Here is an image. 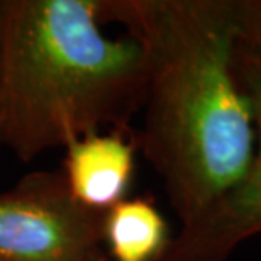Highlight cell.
I'll use <instances>...</instances> for the list:
<instances>
[{
  "mask_svg": "<svg viewBox=\"0 0 261 261\" xmlns=\"http://www.w3.org/2000/svg\"><path fill=\"white\" fill-rule=\"evenodd\" d=\"M106 212L71 195L61 171H34L0 192V261H88Z\"/></svg>",
  "mask_w": 261,
  "mask_h": 261,
  "instance_id": "3957f363",
  "label": "cell"
},
{
  "mask_svg": "<svg viewBox=\"0 0 261 261\" xmlns=\"http://www.w3.org/2000/svg\"><path fill=\"white\" fill-rule=\"evenodd\" d=\"M234 66L253 109L258 149L243 178L197 221L180 227L156 261H227L261 234V58L238 41Z\"/></svg>",
  "mask_w": 261,
  "mask_h": 261,
  "instance_id": "277c9868",
  "label": "cell"
},
{
  "mask_svg": "<svg viewBox=\"0 0 261 261\" xmlns=\"http://www.w3.org/2000/svg\"><path fill=\"white\" fill-rule=\"evenodd\" d=\"M100 19L143 46L148 83L136 148L189 226L246 173L254 117L238 80L236 0H102Z\"/></svg>",
  "mask_w": 261,
  "mask_h": 261,
  "instance_id": "6da1fadb",
  "label": "cell"
},
{
  "mask_svg": "<svg viewBox=\"0 0 261 261\" xmlns=\"http://www.w3.org/2000/svg\"><path fill=\"white\" fill-rule=\"evenodd\" d=\"M103 243L111 261H156L168 243V226L153 200L124 198L103 216Z\"/></svg>",
  "mask_w": 261,
  "mask_h": 261,
  "instance_id": "8992f818",
  "label": "cell"
},
{
  "mask_svg": "<svg viewBox=\"0 0 261 261\" xmlns=\"http://www.w3.org/2000/svg\"><path fill=\"white\" fill-rule=\"evenodd\" d=\"M239 43L261 58V0H236Z\"/></svg>",
  "mask_w": 261,
  "mask_h": 261,
  "instance_id": "52a82bcc",
  "label": "cell"
},
{
  "mask_svg": "<svg viewBox=\"0 0 261 261\" xmlns=\"http://www.w3.org/2000/svg\"><path fill=\"white\" fill-rule=\"evenodd\" d=\"M102 0H0L2 144L29 163L103 127L129 133L148 83L134 38L102 31Z\"/></svg>",
  "mask_w": 261,
  "mask_h": 261,
  "instance_id": "7a4b0ae2",
  "label": "cell"
},
{
  "mask_svg": "<svg viewBox=\"0 0 261 261\" xmlns=\"http://www.w3.org/2000/svg\"><path fill=\"white\" fill-rule=\"evenodd\" d=\"M65 149L61 173L82 205L107 212L126 198L136 161V143L126 133L87 134Z\"/></svg>",
  "mask_w": 261,
  "mask_h": 261,
  "instance_id": "5b68a950",
  "label": "cell"
},
{
  "mask_svg": "<svg viewBox=\"0 0 261 261\" xmlns=\"http://www.w3.org/2000/svg\"><path fill=\"white\" fill-rule=\"evenodd\" d=\"M88 261H111V259H109L107 253L103 251V249H100V251H98V253L95 254V256H93V258H90V259H88Z\"/></svg>",
  "mask_w": 261,
  "mask_h": 261,
  "instance_id": "ba28073f",
  "label": "cell"
},
{
  "mask_svg": "<svg viewBox=\"0 0 261 261\" xmlns=\"http://www.w3.org/2000/svg\"><path fill=\"white\" fill-rule=\"evenodd\" d=\"M0 144H2V76H0Z\"/></svg>",
  "mask_w": 261,
  "mask_h": 261,
  "instance_id": "9c48e42d",
  "label": "cell"
}]
</instances>
